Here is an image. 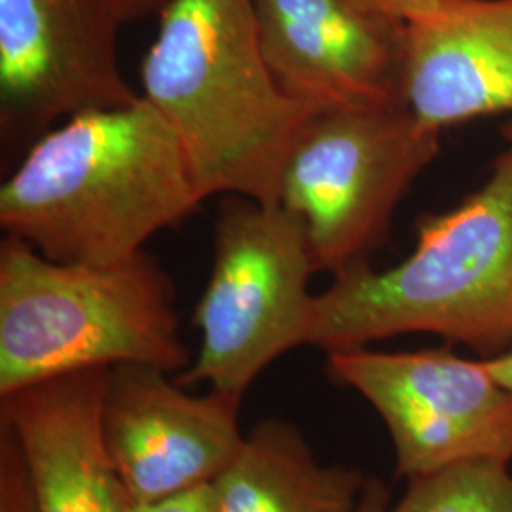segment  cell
<instances>
[{"mask_svg": "<svg viewBox=\"0 0 512 512\" xmlns=\"http://www.w3.org/2000/svg\"><path fill=\"white\" fill-rule=\"evenodd\" d=\"M202 202L179 137L141 95L46 131L0 186V228L50 260L110 264Z\"/></svg>", "mask_w": 512, "mask_h": 512, "instance_id": "1", "label": "cell"}, {"mask_svg": "<svg viewBox=\"0 0 512 512\" xmlns=\"http://www.w3.org/2000/svg\"><path fill=\"white\" fill-rule=\"evenodd\" d=\"M141 84L179 137L203 200L236 194L277 205L287 154L321 109L275 80L253 0H167Z\"/></svg>", "mask_w": 512, "mask_h": 512, "instance_id": "2", "label": "cell"}, {"mask_svg": "<svg viewBox=\"0 0 512 512\" xmlns=\"http://www.w3.org/2000/svg\"><path fill=\"white\" fill-rule=\"evenodd\" d=\"M410 332L439 334L486 359L512 349V145L484 186L423 217L412 255L357 264L315 296L308 346L334 351Z\"/></svg>", "mask_w": 512, "mask_h": 512, "instance_id": "3", "label": "cell"}, {"mask_svg": "<svg viewBox=\"0 0 512 512\" xmlns=\"http://www.w3.org/2000/svg\"><path fill=\"white\" fill-rule=\"evenodd\" d=\"M173 279L147 251L110 264L57 262L0 239V397L120 365H188Z\"/></svg>", "mask_w": 512, "mask_h": 512, "instance_id": "4", "label": "cell"}, {"mask_svg": "<svg viewBox=\"0 0 512 512\" xmlns=\"http://www.w3.org/2000/svg\"><path fill=\"white\" fill-rule=\"evenodd\" d=\"M439 150V129L403 103L317 110L294 139L277 186V205L306 226L317 272L368 262Z\"/></svg>", "mask_w": 512, "mask_h": 512, "instance_id": "5", "label": "cell"}, {"mask_svg": "<svg viewBox=\"0 0 512 512\" xmlns=\"http://www.w3.org/2000/svg\"><path fill=\"white\" fill-rule=\"evenodd\" d=\"M315 272L300 217L247 198L224 205L213 272L194 313L200 351L175 382H207L243 397L277 357L308 346L315 308L308 283Z\"/></svg>", "mask_w": 512, "mask_h": 512, "instance_id": "6", "label": "cell"}, {"mask_svg": "<svg viewBox=\"0 0 512 512\" xmlns=\"http://www.w3.org/2000/svg\"><path fill=\"white\" fill-rule=\"evenodd\" d=\"M334 382L359 391L382 416L408 480L465 461H512V389L486 361L450 348L423 351L334 349Z\"/></svg>", "mask_w": 512, "mask_h": 512, "instance_id": "7", "label": "cell"}, {"mask_svg": "<svg viewBox=\"0 0 512 512\" xmlns=\"http://www.w3.org/2000/svg\"><path fill=\"white\" fill-rule=\"evenodd\" d=\"M110 0H0L2 158L25 154L61 118L137 101L120 69Z\"/></svg>", "mask_w": 512, "mask_h": 512, "instance_id": "8", "label": "cell"}, {"mask_svg": "<svg viewBox=\"0 0 512 512\" xmlns=\"http://www.w3.org/2000/svg\"><path fill=\"white\" fill-rule=\"evenodd\" d=\"M241 397L190 395L162 368H110L101 429L110 461L133 503L215 482L238 456Z\"/></svg>", "mask_w": 512, "mask_h": 512, "instance_id": "9", "label": "cell"}, {"mask_svg": "<svg viewBox=\"0 0 512 512\" xmlns=\"http://www.w3.org/2000/svg\"><path fill=\"white\" fill-rule=\"evenodd\" d=\"M253 6L262 54L294 99L317 109L403 103L406 23L353 0H253Z\"/></svg>", "mask_w": 512, "mask_h": 512, "instance_id": "10", "label": "cell"}, {"mask_svg": "<svg viewBox=\"0 0 512 512\" xmlns=\"http://www.w3.org/2000/svg\"><path fill=\"white\" fill-rule=\"evenodd\" d=\"M109 372H73L2 397V421L27 476L33 512L129 511L101 429Z\"/></svg>", "mask_w": 512, "mask_h": 512, "instance_id": "11", "label": "cell"}, {"mask_svg": "<svg viewBox=\"0 0 512 512\" xmlns=\"http://www.w3.org/2000/svg\"><path fill=\"white\" fill-rule=\"evenodd\" d=\"M401 93L429 128L512 112V0L404 25Z\"/></svg>", "mask_w": 512, "mask_h": 512, "instance_id": "12", "label": "cell"}, {"mask_svg": "<svg viewBox=\"0 0 512 512\" xmlns=\"http://www.w3.org/2000/svg\"><path fill=\"white\" fill-rule=\"evenodd\" d=\"M365 482L353 469L323 465L293 423L268 420L245 435L213 484L219 512H353Z\"/></svg>", "mask_w": 512, "mask_h": 512, "instance_id": "13", "label": "cell"}, {"mask_svg": "<svg viewBox=\"0 0 512 512\" xmlns=\"http://www.w3.org/2000/svg\"><path fill=\"white\" fill-rule=\"evenodd\" d=\"M393 512H512L509 463L465 461L412 478Z\"/></svg>", "mask_w": 512, "mask_h": 512, "instance_id": "14", "label": "cell"}, {"mask_svg": "<svg viewBox=\"0 0 512 512\" xmlns=\"http://www.w3.org/2000/svg\"><path fill=\"white\" fill-rule=\"evenodd\" d=\"M366 10L401 23H416L423 19L446 16L467 0H353Z\"/></svg>", "mask_w": 512, "mask_h": 512, "instance_id": "15", "label": "cell"}, {"mask_svg": "<svg viewBox=\"0 0 512 512\" xmlns=\"http://www.w3.org/2000/svg\"><path fill=\"white\" fill-rule=\"evenodd\" d=\"M128 512H219V499L213 482L188 488L154 501L129 503Z\"/></svg>", "mask_w": 512, "mask_h": 512, "instance_id": "16", "label": "cell"}, {"mask_svg": "<svg viewBox=\"0 0 512 512\" xmlns=\"http://www.w3.org/2000/svg\"><path fill=\"white\" fill-rule=\"evenodd\" d=\"M353 512H393V507H389V490L382 480H366Z\"/></svg>", "mask_w": 512, "mask_h": 512, "instance_id": "17", "label": "cell"}, {"mask_svg": "<svg viewBox=\"0 0 512 512\" xmlns=\"http://www.w3.org/2000/svg\"><path fill=\"white\" fill-rule=\"evenodd\" d=\"M124 23L145 18L150 14H160L167 0H110Z\"/></svg>", "mask_w": 512, "mask_h": 512, "instance_id": "18", "label": "cell"}, {"mask_svg": "<svg viewBox=\"0 0 512 512\" xmlns=\"http://www.w3.org/2000/svg\"><path fill=\"white\" fill-rule=\"evenodd\" d=\"M495 380L512 389V349L490 359H484Z\"/></svg>", "mask_w": 512, "mask_h": 512, "instance_id": "19", "label": "cell"}, {"mask_svg": "<svg viewBox=\"0 0 512 512\" xmlns=\"http://www.w3.org/2000/svg\"><path fill=\"white\" fill-rule=\"evenodd\" d=\"M505 135H507V139H509V143L512 145V124L505 128Z\"/></svg>", "mask_w": 512, "mask_h": 512, "instance_id": "20", "label": "cell"}]
</instances>
